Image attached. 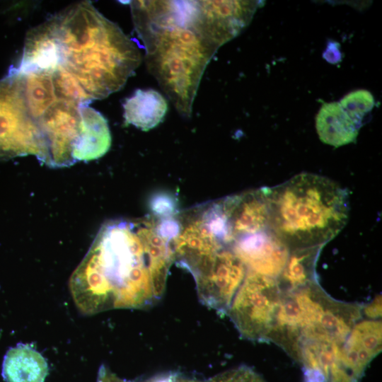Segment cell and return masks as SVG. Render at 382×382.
<instances>
[{
	"label": "cell",
	"mask_w": 382,
	"mask_h": 382,
	"mask_svg": "<svg viewBox=\"0 0 382 382\" xmlns=\"http://www.w3.org/2000/svg\"><path fill=\"white\" fill-rule=\"evenodd\" d=\"M45 358L27 344H18L4 356L2 376L6 382H44L48 374Z\"/></svg>",
	"instance_id": "obj_11"
},
{
	"label": "cell",
	"mask_w": 382,
	"mask_h": 382,
	"mask_svg": "<svg viewBox=\"0 0 382 382\" xmlns=\"http://www.w3.org/2000/svg\"><path fill=\"white\" fill-rule=\"evenodd\" d=\"M145 382H176V373H169L157 376Z\"/></svg>",
	"instance_id": "obj_19"
},
{
	"label": "cell",
	"mask_w": 382,
	"mask_h": 382,
	"mask_svg": "<svg viewBox=\"0 0 382 382\" xmlns=\"http://www.w3.org/2000/svg\"><path fill=\"white\" fill-rule=\"evenodd\" d=\"M282 297L277 279L248 270L226 314L243 337L266 342Z\"/></svg>",
	"instance_id": "obj_7"
},
{
	"label": "cell",
	"mask_w": 382,
	"mask_h": 382,
	"mask_svg": "<svg viewBox=\"0 0 382 382\" xmlns=\"http://www.w3.org/2000/svg\"><path fill=\"white\" fill-rule=\"evenodd\" d=\"M219 246L230 249L251 270L277 279L290 250L270 230L241 235H228Z\"/></svg>",
	"instance_id": "obj_9"
},
{
	"label": "cell",
	"mask_w": 382,
	"mask_h": 382,
	"mask_svg": "<svg viewBox=\"0 0 382 382\" xmlns=\"http://www.w3.org/2000/svg\"><path fill=\"white\" fill-rule=\"evenodd\" d=\"M97 382H133L122 379L110 371L105 366H101L99 370Z\"/></svg>",
	"instance_id": "obj_18"
},
{
	"label": "cell",
	"mask_w": 382,
	"mask_h": 382,
	"mask_svg": "<svg viewBox=\"0 0 382 382\" xmlns=\"http://www.w3.org/2000/svg\"><path fill=\"white\" fill-rule=\"evenodd\" d=\"M247 272L246 266L230 249L219 246L192 274L202 303L220 314H226Z\"/></svg>",
	"instance_id": "obj_8"
},
{
	"label": "cell",
	"mask_w": 382,
	"mask_h": 382,
	"mask_svg": "<svg viewBox=\"0 0 382 382\" xmlns=\"http://www.w3.org/2000/svg\"><path fill=\"white\" fill-rule=\"evenodd\" d=\"M176 382H204L197 379L185 378L176 373Z\"/></svg>",
	"instance_id": "obj_20"
},
{
	"label": "cell",
	"mask_w": 382,
	"mask_h": 382,
	"mask_svg": "<svg viewBox=\"0 0 382 382\" xmlns=\"http://www.w3.org/2000/svg\"><path fill=\"white\" fill-rule=\"evenodd\" d=\"M130 7L148 70L179 113L190 117L207 66L247 24L249 3L132 1Z\"/></svg>",
	"instance_id": "obj_1"
},
{
	"label": "cell",
	"mask_w": 382,
	"mask_h": 382,
	"mask_svg": "<svg viewBox=\"0 0 382 382\" xmlns=\"http://www.w3.org/2000/svg\"><path fill=\"white\" fill-rule=\"evenodd\" d=\"M154 224L148 219H120L100 227L69 280L82 313L143 308L156 301L152 285L166 283L171 262L158 222Z\"/></svg>",
	"instance_id": "obj_3"
},
{
	"label": "cell",
	"mask_w": 382,
	"mask_h": 382,
	"mask_svg": "<svg viewBox=\"0 0 382 382\" xmlns=\"http://www.w3.org/2000/svg\"><path fill=\"white\" fill-rule=\"evenodd\" d=\"M381 320L361 319L342 344L344 362L360 381L368 364L381 350Z\"/></svg>",
	"instance_id": "obj_10"
},
{
	"label": "cell",
	"mask_w": 382,
	"mask_h": 382,
	"mask_svg": "<svg viewBox=\"0 0 382 382\" xmlns=\"http://www.w3.org/2000/svg\"><path fill=\"white\" fill-rule=\"evenodd\" d=\"M316 128L325 144L339 147L354 142L360 126L337 102L323 103L316 117Z\"/></svg>",
	"instance_id": "obj_12"
},
{
	"label": "cell",
	"mask_w": 382,
	"mask_h": 382,
	"mask_svg": "<svg viewBox=\"0 0 382 382\" xmlns=\"http://www.w3.org/2000/svg\"><path fill=\"white\" fill-rule=\"evenodd\" d=\"M339 103L346 113L361 127L363 119L374 108L375 100L371 92L358 89L345 96Z\"/></svg>",
	"instance_id": "obj_15"
},
{
	"label": "cell",
	"mask_w": 382,
	"mask_h": 382,
	"mask_svg": "<svg viewBox=\"0 0 382 382\" xmlns=\"http://www.w3.org/2000/svg\"><path fill=\"white\" fill-rule=\"evenodd\" d=\"M141 60L137 45L117 25L81 1L29 31L19 63L56 71L92 102L120 90Z\"/></svg>",
	"instance_id": "obj_2"
},
{
	"label": "cell",
	"mask_w": 382,
	"mask_h": 382,
	"mask_svg": "<svg viewBox=\"0 0 382 382\" xmlns=\"http://www.w3.org/2000/svg\"><path fill=\"white\" fill-rule=\"evenodd\" d=\"M362 314L368 319H378L381 316V298L377 296L370 303L363 306Z\"/></svg>",
	"instance_id": "obj_17"
},
{
	"label": "cell",
	"mask_w": 382,
	"mask_h": 382,
	"mask_svg": "<svg viewBox=\"0 0 382 382\" xmlns=\"http://www.w3.org/2000/svg\"><path fill=\"white\" fill-rule=\"evenodd\" d=\"M27 155H34L45 162L42 117L8 71L0 80V159Z\"/></svg>",
	"instance_id": "obj_6"
},
{
	"label": "cell",
	"mask_w": 382,
	"mask_h": 382,
	"mask_svg": "<svg viewBox=\"0 0 382 382\" xmlns=\"http://www.w3.org/2000/svg\"><path fill=\"white\" fill-rule=\"evenodd\" d=\"M362 306L331 298L318 280L295 290L282 291L267 341L279 346L294 360L306 341L343 343L361 319Z\"/></svg>",
	"instance_id": "obj_5"
},
{
	"label": "cell",
	"mask_w": 382,
	"mask_h": 382,
	"mask_svg": "<svg viewBox=\"0 0 382 382\" xmlns=\"http://www.w3.org/2000/svg\"><path fill=\"white\" fill-rule=\"evenodd\" d=\"M267 192L269 230L289 250L323 246L348 220L347 192L323 176L301 173Z\"/></svg>",
	"instance_id": "obj_4"
},
{
	"label": "cell",
	"mask_w": 382,
	"mask_h": 382,
	"mask_svg": "<svg viewBox=\"0 0 382 382\" xmlns=\"http://www.w3.org/2000/svg\"><path fill=\"white\" fill-rule=\"evenodd\" d=\"M207 382H265V381L252 369L242 366L219 374Z\"/></svg>",
	"instance_id": "obj_16"
},
{
	"label": "cell",
	"mask_w": 382,
	"mask_h": 382,
	"mask_svg": "<svg viewBox=\"0 0 382 382\" xmlns=\"http://www.w3.org/2000/svg\"><path fill=\"white\" fill-rule=\"evenodd\" d=\"M323 247L290 250L285 266L277 278L282 291L295 290L317 281L316 266Z\"/></svg>",
	"instance_id": "obj_14"
},
{
	"label": "cell",
	"mask_w": 382,
	"mask_h": 382,
	"mask_svg": "<svg viewBox=\"0 0 382 382\" xmlns=\"http://www.w3.org/2000/svg\"><path fill=\"white\" fill-rule=\"evenodd\" d=\"M122 106L125 122L144 131L157 126L168 110L164 97L153 89H137Z\"/></svg>",
	"instance_id": "obj_13"
}]
</instances>
